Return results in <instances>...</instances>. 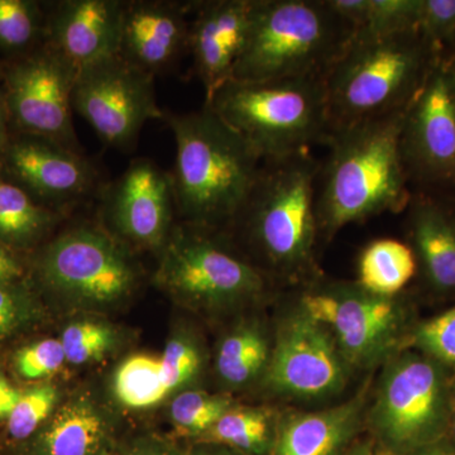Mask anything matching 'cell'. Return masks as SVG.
Returning <instances> with one entry per match:
<instances>
[{
  "mask_svg": "<svg viewBox=\"0 0 455 455\" xmlns=\"http://www.w3.org/2000/svg\"><path fill=\"white\" fill-rule=\"evenodd\" d=\"M407 107L331 133L316 185L317 229L326 235L409 206L411 184L401 152Z\"/></svg>",
  "mask_w": 455,
  "mask_h": 455,
  "instance_id": "cell-1",
  "label": "cell"
},
{
  "mask_svg": "<svg viewBox=\"0 0 455 455\" xmlns=\"http://www.w3.org/2000/svg\"><path fill=\"white\" fill-rule=\"evenodd\" d=\"M164 119L176 143L170 175L176 212L188 226L203 229L235 221L259 178L262 160L208 107L166 113Z\"/></svg>",
  "mask_w": 455,
  "mask_h": 455,
  "instance_id": "cell-2",
  "label": "cell"
},
{
  "mask_svg": "<svg viewBox=\"0 0 455 455\" xmlns=\"http://www.w3.org/2000/svg\"><path fill=\"white\" fill-rule=\"evenodd\" d=\"M440 57L419 31L353 36L324 77L331 133L409 106Z\"/></svg>",
  "mask_w": 455,
  "mask_h": 455,
  "instance_id": "cell-3",
  "label": "cell"
},
{
  "mask_svg": "<svg viewBox=\"0 0 455 455\" xmlns=\"http://www.w3.org/2000/svg\"><path fill=\"white\" fill-rule=\"evenodd\" d=\"M204 106L243 137L263 164L326 146L331 136L324 79L229 80Z\"/></svg>",
  "mask_w": 455,
  "mask_h": 455,
  "instance_id": "cell-4",
  "label": "cell"
},
{
  "mask_svg": "<svg viewBox=\"0 0 455 455\" xmlns=\"http://www.w3.org/2000/svg\"><path fill=\"white\" fill-rule=\"evenodd\" d=\"M353 36L326 0H259L232 80L324 79Z\"/></svg>",
  "mask_w": 455,
  "mask_h": 455,
  "instance_id": "cell-5",
  "label": "cell"
},
{
  "mask_svg": "<svg viewBox=\"0 0 455 455\" xmlns=\"http://www.w3.org/2000/svg\"><path fill=\"white\" fill-rule=\"evenodd\" d=\"M320 164L310 151L263 164L252 193L235 220L269 265L286 274L305 271L313 259L317 230Z\"/></svg>",
  "mask_w": 455,
  "mask_h": 455,
  "instance_id": "cell-6",
  "label": "cell"
},
{
  "mask_svg": "<svg viewBox=\"0 0 455 455\" xmlns=\"http://www.w3.org/2000/svg\"><path fill=\"white\" fill-rule=\"evenodd\" d=\"M41 283L71 307L104 309L127 300L140 281L128 245L92 226L66 230L40 260Z\"/></svg>",
  "mask_w": 455,
  "mask_h": 455,
  "instance_id": "cell-7",
  "label": "cell"
},
{
  "mask_svg": "<svg viewBox=\"0 0 455 455\" xmlns=\"http://www.w3.org/2000/svg\"><path fill=\"white\" fill-rule=\"evenodd\" d=\"M161 289L185 304L221 307L262 293L265 275L256 266L215 241L206 229H172L161 251L155 276Z\"/></svg>",
  "mask_w": 455,
  "mask_h": 455,
  "instance_id": "cell-8",
  "label": "cell"
},
{
  "mask_svg": "<svg viewBox=\"0 0 455 455\" xmlns=\"http://www.w3.org/2000/svg\"><path fill=\"white\" fill-rule=\"evenodd\" d=\"M451 372L419 350L391 364L374 415L395 447L420 449L442 439L455 412Z\"/></svg>",
  "mask_w": 455,
  "mask_h": 455,
  "instance_id": "cell-9",
  "label": "cell"
},
{
  "mask_svg": "<svg viewBox=\"0 0 455 455\" xmlns=\"http://www.w3.org/2000/svg\"><path fill=\"white\" fill-rule=\"evenodd\" d=\"M73 109L112 148L131 149L147 122L164 119L156 100L155 76L118 53L77 71Z\"/></svg>",
  "mask_w": 455,
  "mask_h": 455,
  "instance_id": "cell-10",
  "label": "cell"
},
{
  "mask_svg": "<svg viewBox=\"0 0 455 455\" xmlns=\"http://www.w3.org/2000/svg\"><path fill=\"white\" fill-rule=\"evenodd\" d=\"M401 152L415 191L455 199V76L444 57L407 107Z\"/></svg>",
  "mask_w": 455,
  "mask_h": 455,
  "instance_id": "cell-11",
  "label": "cell"
},
{
  "mask_svg": "<svg viewBox=\"0 0 455 455\" xmlns=\"http://www.w3.org/2000/svg\"><path fill=\"white\" fill-rule=\"evenodd\" d=\"M77 71L46 44L9 70L5 108L22 130L79 151L71 116Z\"/></svg>",
  "mask_w": 455,
  "mask_h": 455,
  "instance_id": "cell-12",
  "label": "cell"
},
{
  "mask_svg": "<svg viewBox=\"0 0 455 455\" xmlns=\"http://www.w3.org/2000/svg\"><path fill=\"white\" fill-rule=\"evenodd\" d=\"M301 307L311 319L331 329L341 355L358 364L374 361L395 346L403 320L394 298L373 295L361 287L305 293Z\"/></svg>",
  "mask_w": 455,
  "mask_h": 455,
  "instance_id": "cell-13",
  "label": "cell"
},
{
  "mask_svg": "<svg viewBox=\"0 0 455 455\" xmlns=\"http://www.w3.org/2000/svg\"><path fill=\"white\" fill-rule=\"evenodd\" d=\"M104 199L116 238L124 244L163 251L176 211L170 173L146 158L133 161L108 188Z\"/></svg>",
  "mask_w": 455,
  "mask_h": 455,
  "instance_id": "cell-14",
  "label": "cell"
},
{
  "mask_svg": "<svg viewBox=\"0 0 455 455\" xmlns=\"http://www.w3.org/2000/svg\"><path fill=\"white\" fill-rule=\"evenodd\" d=\"M326 326L302 311L278 334L268 368L272 387L296 396H324L340 387L344 368Z\"/></svg>",
  "mask_w": 455,
  "mask_h": 455,
  "instance_id": "cell-15",
  "label": "cell"
},
{
  "mask_svg": "<svg viewBox=\"0 0 455 455\" xmlns=\"http://www.w3.org/2000/svg\"><path fill=\"white\" fill-rule=\"evenodd\" d=\"M259 0L193 2L188 51L193 53L205 101L232 80L247 42Z\"/></svg>",
  "mask_w": 455,
  "mask_h": 455,
  "instance_id": "cell-16",
  "label": "cell"
},
{
  "mask_svg": "<svg viewBox=\"0 0 455 455\" xmlns=\"http://www.w3.org/2000/svg\"><path fill=\"white\" fill-rule=\"evenodd\" d=\"M191 9L193 2H124L116 53L152 76L170 70L188 50Z\"/></svg>",
  "mask_w": 455,
  "mask_h": 455,
  "instance_id": "cell-17",
  "label": "cell"
},
{
  "mask_svg": "<svg viewBox=\"0 0 455 455\" xmlns=\"http://www.w3.org/2000/svg\"><path fill=\"white\" fill-rule=\"evenodd\" d=\"M124 0H65L46 20L47 46L77 70L116 55Z\"/></svg>",
  "mask_w": 455,
  "mask_h": 455,
  "instance_id": "cell-18",
  "label": "cell"
},
{
  "mask_svg": "<svg viewBox=\"0 0 455 455\" xmlns=\"http://www.w3.org/2000/svg\"><path fill=\"white\" fill-rule=\"evenodd\" d=\"M7 160L20 181L56 203L68 205L83 199L97 181L94 169L79 151L46 139L13 143Z\"/></svg>",
  "mask_w": 455,
  "mask_h": 455,
  "instance_id": "cell-19",
  "label": "cell"
},
{
  "mask_svg": "<svg viewBox=\"0 0 455 455\" xmlns=\"http://www.w3.org/2000/svg\"><path fill=\"white\" fill-rule=\"evenodd\" d=\"M409 229L418 271L431 292L455 296V199L412 191Z\"/></svg>",
  "mask_w": 455,
  "mask_h": 455,
  "instance_id": "cell-20",
  "label": "cell"
},
{
  "mask_svg": "<svg viewBox=\"0 0 455 455\" xmlns=\"http://www.w3.org/2000/svg\"><path fill=\"white\" fill-rule=\"evenodd\" d=\"M22 455H116L113 425L88 395H76L56 410Z\"/></svg>",
  "mask_w": 455,
  "mask_h": 455,
  "instance_id": "cell-21",
  "label": "cell"
},
{
  "mask_svg": "<svg viewBox=\"0 0 455 455\" xmlns=\"http://www.w3.org/2000/svg\"><path fill=\"white\" fill-rule=\"evenodd\" d=\"M361 400L298 416L287 423L276 455H335L352 435L361 414Z\"/></svg>",
  "mask_w": 455,
  "mask_h": 455,
  "instance_id": "cell-22",
  "label": "cell"
},
{
  "mask_svg": "<svg viewBox=\"0 0 455 455\" xmlns=\"http://www.w3.org/2000/svg\"><path fill=\"white\" fill-rule=\"evenodd\" d=\"M418 274L414 251L396 239L383 238L368 244L359 257V287L383 298H394Z\"/></svg>",
  "mask_w": 455,
  "mask_h": 455,
  "instance_id": "cell-23",
  "label": "cell"
},
{
  "mask_svg": "<svg viewBox=\"0 0 455 455\" xmlns=\"http://www.w3.org/2000/svg\"><path fill=\"white\" fill-rule=\"evenodd\" d=\"M114 394L130 409H148L169 396L171 388L163 359L134 355L125 359L114 376Z\"/></svg>",
  "mask_w": 455,
  "mask_h": 455,
  "instance_id": "cell-24",
  "label": "cell"
},
{
  "mask_svg": "<svg viewBox=\"0 0 455 455\" xmlns=\"http://www.w3.org/2000/svg\"><path fill=\"white\" fill-rule=\"evenodd\" d=\"M202 436L212 444L260 455L269 447L271 421L262 409H230Z\"/></svg>",
  "mask_w": 455,
  "mask_h": 455,
  "instance_id": "cell-25",
  "label": "cell"
},
{
  "mask_svg": "<svg viewBox=\"0 0 455 455\" xmlns=\"http://www.w3.org/2000/svg\"><path fill=\"white\" fill-rule=\"evenodd\" d=\"M268 347L259 331L244 326L228 335L218 350L217 370L224 382L242 386L267 363Z\"/></svg>",
  "mask_w": 455,
  "mask_h": 455,
  "instance_id": "cell-26",
  "label": "cell"
},
{
  "mask_svg": "<svg viewBox=\"0 0 455 455\" xmlns=\"http://www.w3.org/2000/svg\"><path fill=\"white\" fill-rule=\"evenodd\" d=\"M55 214L36 205L23 188L0 181V238L27 243L42 235Z\"/></svg>",
  "mask_w": 455,
  "mask_h": 455,
  "instance_id": "cell-27",
  "label": "cell"
},
{
  "mask_svg": "<svg viewBox=\"0 0 455 455\" xmlns=\"http://www.w3.org/2000/svg\"><path fill=\"white\" fill-rule=\"evenodd\" d=\"M230 409L232 398L226 395L187 391L175 397L170 411L180 433L202 436Z\"/></svg>",
  "mask_w": 455,
  "mask_h": 455,
  "instance_id": "cell-28",
  "label": "cell"
},
{
  "mask_svg": "<svg viewBox=\"0 0 455 455\" xmlns=\"http://www.w3.org/2000/svg\"><path fill=\"white\" fill-rule=\"evenodd\" d=\"M421 0H368L363 23L355 35L387 37L418 31Z\"/></svg>",
  "mask_w": 455,
  "mask_h": 455,
  "instance_id": "cell-29",
  "label": "cell"
},
{
  "mask_svg": "<svg viewBox=\"0 0 455 455\" xmlns=\"http://www.w3.org/2000/svg\"><path fill=\"white\" fill-rule=\"evenodd\" d=\"M57 390L51 385L35 386L20 394L7 419L8 435L18 443L31 442L52 416Z\"/></svg>",
  "mask_w": 455,
  "mask_h": 455,
  "instance_id": "cell-30",
  "label": "cell"
},
{
  "mask_svg": "<svg viewBox=\"0 0 455 455\" xmlns=\"http://www.w3.org/2000/svg\"><path fill=\"white\" fill-rule=\"evenodd\" d=\"M60 340L66 362L80 366L106 357L116 343V334L109 325L84 320L68 325Z\"/></svg>",
  "mask_w": 455,
  "mask_h": 455,
  "instance_id": "cell-31",
  "label": "cell"
},
{
  "mask_svg": "<svg viewBox=\"0 0 455 455\" xmlns=\"http://www.w3.org/2000/svg\"><path fill=\"white\" fill-rule=\"evenodd\" d=\"M410 344L427 357L455 371V305L416 326Z\"/></svg>",
  "mask_w": 455,
  "mask_h": 455,
  "instance_id": "cell-32",
  "label": "cell"
},
{
  "mask_svg": "<svg viewBox=\"0 0 455 455\" xmlns=\"http://www.w3.org/2000/svg\"><path fill=\"white\" fill-rule=\"evenodd\" d=\"M37 5L25 0H0V46L23 50L37 36Z\"/></svg>",
  "mask_w": 455,
  "mask_h": 455,
  "instance_id": "cell-33",
  "label": "cell"
},
{
  "mask_svg": "<svg viewBox=\"0 0 455 455\" xmlns=\"http://www.w3.org/2000/svg\"><path fill=\"white\" fill-rule=\"evenodd\" d=\"M418 31L440 56L455 46V0H421Z\"/></svg>",
  "mask_w": 455,
  "mask_h": 455,
  "instance_id": "cell-34",
  "label": "cell"
},
{
  "mask_svg": "<svg viewBox=\"0 0 455 455\" xmlns=\"http://www.w3.org/2000/svg\"><path fill=\"white\" fill-rule=\"evenodd\" d=\"M66 362L61 340L44 339L18 350L14 357L17 372L26 379H41L52 376Z\"/></svg>",
  "mask_w": 455,
  "mask_h": 455,
  "instance_id": "cell-35",
  "label": "cell"
},
{
  "mask_svg": "<svg viewBox=\"0 0 455 455\" xmlns=\"http://www.w3.org/2000/svg\"><path fill=\"white\" fill-rule=\"evenodd\" d=\"M161 359L172 391L179 390L193 381L202 366L199 349L193 341L181 335L169 340Z\"/></svg>",
  "mask_w": 455,
  "mask_h": 455,
  "instance_id": "cell-36",
  "label": "cell"
},
{
  "mask_svg": "<svg viewBox=\"0 0 455 455\" xmlns=\"http://www.w3.org/2000/svg\"><path fill=\"white\" fill-rule=\"evenodd\" d=\"M37 315L28 292L13 284H0V340L23 331Z\"/></svg>",
  "mask_w": 455,
  "mask_h": 455,
  "instance_id": "cell-37",
  "label": "cell"
},
{
  "mask_svg": "<svg viewBox=\"0 0 455 455\" xmlns=\"http://www.w3.org/2000/svg\"><path fill=\"white\" fill-rule=\"evenodd\" d=\"M22 277V267L14 257L0 244V284H13Z\"/></svg>",
  "mask_w": 455,
  "mask_h": 455,
  "instance_id": "cell-38",
  "label": "cell"
},
{
  "mask_svg": "<svg viewBox=\"0 0 455 455\" xmlns=\"http://www.w3.org/2000/svg\"><path fill=\"white\" fill-rule=\"evenodd\" d=\"M22 392L18 391L0 374V419H8Z\"/></svg>",
  "mask_w": 455,
  "mask_h": 455,
  "instance_id": "cell-39",
  "label": "cell"
},
{
  "mask_svg": "<svg viewBox=\"0 0 455 455\" xmlns=\"http://www.w3.org/2000/svg\"><path fill=\"white\" fill-rule=\"evenodd\" d=\"M124 455H182L157 440H142L128 449Z\"/></svg>",
  "mask_w": 455,
  "mask_h": 455,
  "instance_id": "cell-40",
  "label": "cell"
},
{
  "mask_svg": "<svg viewBox=\"0 0 455 455\" xmlns=\"http://www.w3.org/2000/svg\"><path fill=\"white\" fill-rule=\"evenodd\" d=\"M414 455H455V449L448 443L439 440V442L419 449Z\"/></svg>",
  "mask_w": 455,
  "mask_h": 455,
  "instance_id": "cell-41",
  "label": "cell"
},
{
  "mask_svg": "<svg viewBox=\"0 0 455 455\" xmlns=\"http://www.w3.org/2000/svg\"><path fill=\"white\" fill-rule=\"evenodd\" d=\"M7 142V131H5V103L0 97V148Z\"/></svg>",
  "mask_w": 455,
  "mask_h": 455,
  "instance_id": "cell-42",
  "label": "cell"
},
{
  "mask_svg": "<svg viewBox=\"0 0 455 455\" xmlns=\"http://www.w3.org/2000/svg\"><path fill=\"white\" fill-rule=\"evenodd\" d=\"M445 61L448 62L449 68H451V70L453 71L454 76H455V46L453 49L449 51L447 55L444 56Z\"/></svg>",
  "mask_w": 455,
  "mask_h": 455,
  "instance_id": "cell-43",
  "label": "cell"
},
{
  "mask_svg": "<svg viewBox=\"0 0 455 455\" xmlns=\"http://www.w3.org/2000/svg\"><path fill=\"white\" fill-rule=\"evenodd\" d=\"M182 455H228V454L221 453V451H208V449H196V451H190V453L182 454Z\"/></svg>",
  "mask_w": 455,
  "mask_h": 455,
  "instance_id": "cell-44",
  "label": "cell"
},
{
  "mask_svg": "<svg viewBox=\"0 0 455 455\" xmlns=\"http://www.w3.org/2000/svg\"><path fill=\"white\" fill-rule=\"evenodd\" d=\"M352 455H379L376 451H371L370 448H362L359 451H355Z\"/></svg>",
  "mask_w": 455,
  "mask_h": 455,
  "instance_id": "cell-45",
  "label": "cell"
},
{
  "mask_svg": "<svg viewBox=\"0 0 455 455\" xmlns=\"http://www.w3.org/2000/svg\"><path fill=\"white\" fill-rule=\"evenodd\" d=\"M451 429H453V434H454V436H455V412H454V415H453V419H451Z\"/></svg>",
  "mask_w": 455,
  "mask_h": 455,
  "instance_id": "cell-46",
  "label": "cell"
},
{
  "mask_svg": "<svg viewBox=\"0 0 455 455\" xmlns=\"http://www.w3.org/2000/svg\"><path fill=\"white\" fill-rule=\"evenodd\" d=\"M454 409H455V390H454Z\"/></svg>",
  "mask_w": 455,
  "mask_h": 455,
  "instance_id": "cell-47",
  "label": "cell"
},
{
  "mask_svg": "<svg viewBox=\"0 0 455 455\" xmlns=\"http://www.w3.org/2000/svg\"><path fill=\"white\" fill-rule=\"evenodd\" d=\"M20 455H22V454H20Z\"/></svg>",
  "mask_w": 455,
  "mask_h": 455,
  "instance_id": "cell-48",
  "label": "cell"
}]
</instances>
